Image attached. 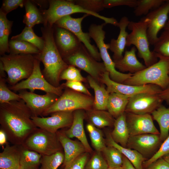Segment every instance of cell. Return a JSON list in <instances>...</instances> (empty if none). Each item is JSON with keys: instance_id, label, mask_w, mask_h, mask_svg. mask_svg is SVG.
I'll list each match as a JSON object with an SVG mask.
<instances>
[{"instance_id": "94428289", "label": "cell", "mask_w": 169, "mask_h": 169, "mask_svg": "<svg viewBox=\"0 0 169 169\" xmlns=\"http://www.w3.org/2000/svg\"><path fill=\"white\" fill-rule=\"evenodd\" d=\"M18 169H22L20 167V168H19Z\"/></svg>"}, {"instance_id": "ee69618b", "label": "cell", "mask_w": 169, "mask_h": 169, "mask_svg": "<svg viewBox=\"0 0 169 169\" xmlns=\"http://www.w3.org/2000/svg\"><path fill=\"white\" fill-rule=\"evenodd\" d=\"M65 80L67 81H79L85 82L86 79L81 74L79 70L75 67L69 65L61 73L60 80Z\"/></svg>"}, {"instance_id": "f35d334b", "label": "cell", "mask_w": 169, "mask_h": 169, "mask_svg": "<svg viewBox=\"0 0 169 169\" xmlns=\"http://www.w3.org/2000/svg\"><path fill=\"white\" fill-rule=\"evenodd\" d=\"M166 0H138L137 4L134 13L136 16L146 15L151 10H153L159 7Z\"/></svg>"}, {"instance_id": "b9f144b4", "label": "cell", "mask_w": 169, "mask_h": 169, "mask_svg": "<svg viewBox=\"0 0 169 169\" xmlns=\"http://www.w3.org/2000/svg\"><path fill=\"white\" fill-rule=\"evenodd\" d=\"M6 80L0 78V103H6L11 101L21 100L18 94L11 91L6 84Z\"/></svg>"}, {"instance_id": "277c9868", "label": "cell", "mask_w": 169, "mask_h": 169, "mask_svg": "<svg viewBox=\"0 0 169 169\" xmlns=\"http://www.w3.org/2000/svg\"><path fill=\"white\" fill-rule=\"evenodd\" d=\"M128 28L131 31L126 39V46L133 45L138 50L139 57L142 59L146 67L158 61L155 53L151 51L147 35V21L145 17L138 22L130 21Z\"/></svg>"}, {"instance_id": "52a82bcc", "label": "cell", "mask_w": 169, "mask_h": 169, "mask_svg": "<svg viewBox=\"0 0 169 169\" xmlns=\"http://www.w3.org/2000/svg\"><path fill=\"white\" fill-rule=\"evenodd\" d=\"M105 24V23L100 25L92 24L89 27V33L99 50L101 58L106 71L109 73L110 79L115 82L123 84L132 74L129 73H124L116 69L115 63L108 51L110 48L109 44H105L104 42L105 32L103 28Z\"/></svg>"}, {"instance_id": "f907efd6", "label": "cell", "mask_w": 169, "mask_h": 169, "mask_svg": "<svg viewBox=\"0 0 169 169\" xmlns=\"http://www.w3.org/2000/svg\"><path fill=\"white\" fill-rule=\"evenodd\" d=\"M62 85L75 91L92 96L91 93L81 82L79 81H66Z\"/></svg>"}, {"instance_id": "6f0895ef", "label": "cell", "mask_w": 169, "mask_h": 169, "mask_svg": "<svg viewBox=\"0 0 169 169\" xmlns=\"http://www.w3.org/2000/svg\"><path fill=\"white\" fill-rule=\"evenodd\" d=\"M162 157L169 163V154L164 156Z\"/></svg>"}, {"instance_id": "91938a15", "label": "cell", "mask_w": 169, "mask_h": 169, "mask_svg": "<svg viewBox=\"0 0 169 169\" xmlns=\"http://www.w3.org/2000/svg\"><path fill=\"white\" fill-rule=\"evenodd\" d=\"M164 28H168L169 29V22H167L166 23Z\"/></svg>"}, {"instance_id": "9c48e42d", "label": "cell", "mask_w": 169, "mask_h": 169, "mask_svg": "<svg viewBox=\"0 0 169 169\" xmlns=\"http://www.w3.org/2000/svg\"><path fill=\"white\" fill-rule=\"evenodd\" d=\"M94 101L92 96L68 89L42 115L46 116L57 111H74L78 110H87L92 108Z\"/></svg>"}, {"instance_id": "484cf974", "label": "cell", "mask_w": 169, "mask_h": 169, "mask_svg": "<svg viewBox=\"0 0 169 169\" xmlns=\"http://www.w3.org/2000/svg\"><path fill=\"white\" fill-rule=\"evenodd\" d=\"M105 141L107 146L114 147L118 149L132 163L136 169H143L142 165L145 158L136 151L123 147L115 142L112 139L110 133H106Z\"/></svg>"}, {"instance_id": "7bdbcfd3", "label": "cell", "mask_w": 169, "mask_h": 169, "mask_svg": "<svg viewBox=\"0 0 169 169\" xmlns=\"http://www.w3.org/2000/svg\"><path fill=\"white\" fill-rule=\"evenodd\" d=\"M71 1L84 9L98 13L105 8L103 0H74Z\"/></svg>"}, {"instance_id": "8d00e7d4", "label": "cell", "mask_w": 169, "mask_h": 169, "mask_svg": "<svg viewBox=\"0 0 169 169\" xmlns=\"http://www.w3.org/2000/svg\"><path fill=\"white\" fill-rule=\"evenodd\" d=\"M92 146L95 151L102 152L106 147L105 139L102 131L90 123L86 126Z\"/></svg>"}, {"instance_id": "4fadbf2b", "label": "cell", "mask_w": 169, "mask_h": 169, "mask_svg": "<svg viewBox=\"0 0 169 169\" xmlns=\"http://www.w3.org/2000/svg\"><path fill=\"white\" fill-rule=\"evenodd\" d=\"M100 82L106 85V89L109 94L115 93L128 96L130 98L141 93L159 94L162 90L158 86L154 84L135 86L115 82L110 79L109 73L107 71L102 75Z\"/></svg>"}, {"instance_id": "ba28073f", "label": "cell", "mask_w": 169, "mask_h": 169, "mask_svg": "<svg viewBox=\"0 0 169 169\" xmlns=\"http://www.w3.org/2000/svg\"><path fill=\"white\" fill-rule=\"evenodd\" d=\"M42 156H49L62 151L63 147L56 133L37 128L22 145Z\"/></svg>"}, {"instance_id": "44dd1931", "label": "cell", "mask_w": 169, "mask_h": 169, "mask_svg": "<svg viewBox=\"0 0 169 169\" xmlns=\"http://www.w3.org/2000/svg\"><path fill=\"white\" fill-rule=\"evenodd\" d=\"M83 110H78L73 112V120L69 129L64 131L66 135L70 138L75 137L79 141L87 152L91 153L93 150L87 140L84 127V120L86 113Z\"/></svg>"}, {"instance_id": "5b68a950", "label": "cell", "mask_w": 169, "mask_h": 169, "mask_svg": "<svg viewBox=\"0 0 169 169\" xmlns=\"http://www.w3.org/2000/svg\"><path fill=\"white\" fill-rule=\"evenodd\" d=\"M35 59V57L31 54H4L0 57L10 84L13 86L30 76L33 70Z\"/></svg>"}, {"instance_id": "ab89813d", "label": "cell", "mask_w": 169, "mask_h": 169, "mask_svg": "<svg viewBox=\"0 0 169 169\" xmlns=\"http://www.w3.org/2000/svg\"><path fill=\"white\" fill-rule=\"evenodd\" d=\"M164 29L154 45L153 51L156 55L169 58V29Z\"/></svg>"}, {"instance_id": "c3c4849f", "label": "cell", "mask_w": 169, "mask_h": 169, "mask_svg": "<svg viewBox=\"0 0 169 169\" xmlns=\"http://www.w3.org/2000/svg\"><path fill=\"white\" fill-rule=\"evenodd\" d=\"M138 2V0H103L104 6L105 8L122 5L135 8Z\"/></svg>"}, {"instance_id": "603a6c76", "label": "cell", "mask_w": 169, "mask_h": 169, "mask_svg": "<svg viewBox=\"0 0 169 169\" xmlns=\"http://www.w3.org/2000/svg\"><path fill=\"white\" fill-rule=\"evenodd\" d=\"M130 22L126 16L121 18L117 26L120 29L118 38L116 39H112L109 43V49L113 53V60L120 59L123 57V54L126 46V39L128 34L126 29Z\"/></svg>"}, {"instance_id": "cb8c5ba5", "label": "cell", "mask_w": 169, "mask_h": 169, "mask_svg": "<svg viewBox=\"0 0 169 169\" xmlns=\"http://www.w3.org/2000/svg\"><path fill=\"white\" fill-rule=\"evenodd\" d=\"M136 50L134 46L130 50L126 51L121 59L113 60L115 68L121 72H129L134 74L146 68L137 59L136 54Z\"/></svg>"}, {"instance_id": "e575fe53", "label": "cell", "mask_w": 169, "mask_h": 169, "mask_svg": "<svg viewBox=\"0 0 169 169\" xmlns=\"http://www.w3.org/2000/svg\"><path fill=\"white\" fill-rule=\"evenodd\" d=\"M9 51L12 54H39L41 51L36 47L28 42L11 39L9 42Z\"/></svg>"}, {"instance_id": "f546056e", "label": "cell", "mask_w": 169, "mask_h": 169, "mask_svg": "<svg viewBox=\"0 0 169 169\" xmlns=\"http://www.w3.org/2000/svg\"><path fill=\"white\" fill-rule=\"evenodd\" d=\"M130 97L115 93H110L107 105V110L116 119L125 112Z\"/></svg>"}, {"instance_id": "d590c367", "label": "cell", "mask_w": 169, "mask_h": 169, "mask_svg": "<svg viewBox=\"0 0 169 169\" xmlns=\"http://www.w3.org/2000/svg\"><path fill=\"white\" fill-rule=\"evenodd\" d=\"M11 39L26 41L33 44L41 51L44 44L43 37L37 36L34 33L32 28L26 26L19 34L12 37Z\"/></svg>"}, {"instance_id": "74e56055", "label": "cell", "mask_w": 169, "mask_h": 169, "mask_svg": "<svg viewBox=\"0 0 169 169\" xmlns=\"http://www.w3.org/2000/svg\"><path fill=\"white\" fill-rule=\"evenodd\" d=\"M102 152L109 167L122 166L124 156L118 149L113 146H107Z\"/></svg>"}, {"instance_id": "2e32d148", "label": "cell", "mask_w": 169, "mask_h": 169, "mask_svg": "<svg viewBox=\"0 0 169 169\" xmlns=\"http://www.w3.org/2000/svg\"><path fill=\"white\" fill-rule=\"evenodd\" d=\"M73 112L57 111L51 114L50 117L32 116L31 119L37 127L56 133L59 129L71 126L73 120Z\"/></svg>"}, {"instance_id": "816d5d0a", "label": "cell", "mask_w": 169, "mask_h": 169, "mask_svg": "<svg viewBox=\"0 0 169 169\" xmlns=\"http://www.w3.org/2000/svg\"><path fill=\"white\" fill-rule=\"evenodd\" d=\"M143 169H169V163L162 157Z\"/></svg>"}, {"instance_id": "8fae6325", "label": "cell", "mask_w": 169, "mask_h": 169, "mask_svg": "<svg viewBox=\"0 0 169 169\" xmlns=\"http://www.w3.org/2000/svg\"><path fill=\"white\" fill-rule=\"evenodd\" d=\"M40 60L35 57L34 66L31 74L27 79L11 86L10 89L15 91L29 89L30 92H33L35 90H40L54 94L60 96L63 93V86L62 85L55 87L49 83L42 74L40 66Z\"/></svg>"}, {"instance_id": "1f68e13d", "label": "cell", "mask_w": 169, "mask_h": 169, "mask_svg": "<svg viewBox=\"0 0 169 169\" xmlns=\"http://www.w3.org/2000/svg\"><path fill=\"white\" fill-rule=\"evenodd\" d=\"M13 21H9L6 14L0 11V53L4 55L9 53L8 37L11 32Z\"/></svg>"}, {"instance_id": "6da1fadb", "label": "cell", "mask_w": 169, "mask_h": 169, "mask_svg": "<svg viewBox=\"0 0 169 169\" xmlns=\"http://www.w3.org/2000/svg\"><path fill=\"white\" fill-rule=\"evenodd\" d=\"M32 116L31 111L22 99L0 104V129L13 145H22L38 128L31 119Z\"/></svg>"}, {"instance_id": "9f6ffc18", "label": "cell", "mask_w": 169, "mask_h": 169, "mask_svg": "<svg viewBox=\"0 0 169 169\" xmlns=\"http://www.w3.org/2000/svg\"><path fill=\"white\" fill-rule=\"evenodd\" d=\"M5 70L4 69L3 64L1 61L0 62V78H4L5 77V74L4 72Z\"/></svg>"}, {"instance_id": "d6986e66", "label": "cell", "mask_w": 169, "mask_h": 169, "mask_svg": "<svg viewBox=\"0 0 169 169\" xmlns=\"http://www.w3.org/2000/svg\"><path fill=\"white\" fill-rule=\"evenodd\" d=\"M56 44L64 58L76 51L82 43L72 33L65 28H56Z\"/></svg>"}, {"instance_id": "5bb4252c", "label": "cell", "mask_w": 169, "mask_h": 169, "mask_svg": "<svg viewBox=\"0 0 169 169\" xmlns=\"http://www.w3.org/2000/svg\"><path fill=\"white\" fill-rule=\"evenodd\" d=\"M163 101L159 94H138L129 98L125 112L150 114L162 105Z\"/></svg>"}, {"instance_id": "60d3db41", "label": "cell", "mask_w": 169, "mask_h": 169, "mask_svg": "<svg viewBox=\"0 0 169 169\" xmlns=\"http://www.w3.org/2000/svg\"><path fill=\"white\" fill-rule=\"evenodd\" d=\"M64 153L62 151L49 156H42L41 166L38 169H57L64 162Z\"/></svg>"}, {"instance_id": "bcb514c9", "label": "cell", "mask_w": 169, "mask_h": 169, "mask_svg": "<svg viewBox=\"0 0 169 169\" xmlns=\"http://www.w3.org/2000/svg\"><path fill=\"white\" fill-rule=\"evenodd\" d=\"M169 154V135L161 145L157 151L147 160L144 161V166L147 167L152 163Z\"/></svg>"}, {"instance_id": "ffe728a7", "label": "cell", "mask_w": 169, "mask_h": 169, "mask_svg": "<svg viewBox=\"0 0 169 169\" xmlns=\"http://www.w3.org/2000/svg\"><path fill=\"white\" fill-rule=\"evenodd\" d=\"M161 141L158 135L146 134L130 136L126 147L135 150L143 156L153 152Z\"/></svg>"}, {"instance_id": "83f0119b", "label": "cell", "mask_w": 169, "mask_h": 169, "mask_svg": "<svg viewBox=\"0 0 169 169\" xmlns=\"http://www.w3.org/2000/svg\"><path fill=\"white\" fill-rule=\"evenodd\" d=\"M86 117L89 123L98 128L114 126V118L106 110L91 109L86 110Z\"/></svg>"}, {"instance_id": "ac0fdd59", "label": "cell", "mask_w": 169, "mask_h": 169, "mask_svg": "<svg viewBox=\"0 0 169 169\" xmlns=\"http://www.w3.org/2000/svg\"><path fill=\"white\" fill-rule=\"evenodd\" d=\"M125 114L130 136L146 134L160 135L150 114Z\"/></svg>"}, {"instance_id": "836d02e7", "label": "cell", "mask_w": 169, "mask_h": 169, "mask_svg": "<svg viewBox=\"0 0 169 169\" xmlns=\"http://www.w3.org/2000/svg\"><path fill=\"white\" fill-rule=\"evenodd\" d=\"M26 13L24 16L23 22L28 27L32 28L35 25L45 22L37 7L31 2L27 1L24 4Z\"/></svg>"}, {"instance_id": "f5cc1de1", "label": "cell", "mask_w": 169, "mask_h": 169, "mask_svg": "<svg viewBox=\"0 0 169 169\" xmlns=\"http://www.w3.org/2000/svg\"><path fill=\"white\" fill-rule=\"evenodd\" d=\"M162 100L169 105V84L165 89L162 90L159 94Z\"/></svg>"}, {"instance_id": "e0dca14e", "label": "cell", "mask_w": 169, "mask_h": 169, "mask_svg": "<svg viewBox=\"0 0 169 169\" xmlns=\"http://www.w3.org/2000/svg\"><path fill=\"white\" fill-rule=\"evenodd\" d=\"M18 95L30 110L33 116L42 115L58 98L57 95L49 93L41 95L22 90Z\"/></svg>"}, {"instance_id": "d4e9b609", "label": "cell", "mask_w": 169, "mask_h": 169, "mask_svg": "<svg viewBox=\"0 0 169 169\" xmlns=\"http://www.w3.org/2000/svg\"><path fill=\"white\" fill-rule=\"evenodd\" d=\"M21 145L10 146L6 143L0 153V169H18L20 168V161Z\"/></svg>"}, {"instance_id": "11a10c76", "label": "cell", "mask_w": 169, "mask_h": 169, "mask_svg": "<svg viewBox=\"0 0 169 169\" xmlns=\"http://www.w3.org/2000/svg\"><path fill=\"white\" fill-rule=\"evenodd\" d=\"M7 136L5 132L2 129L0 130V145L2 146L7 143Z\"/></svg>"}, {"instance_id": "3957f363", "label": "cell", "mask_w": 169, "mask_h": 169, "mask_svg": "<svg viewBox=\"0 0 169 169\" xmlns=\"http://www.w3.org/2000/svg\"><path fill=\"white\" fill-rule=\"evenodd\" d=\"M156 55L159 59L157 62L133 74L123 84L135 86L152 84L162 90L166 88L169 84V58Z\"/></svg>"}, {"instance_id": "4316f807", "label": "cell", "mask_w": 169, "mask_h": 169, "mask_svg": "<svg viewBox=\"0 0 169 169\" xmlns=\"http://www.w3.org/2000/svg\"><path fill=\"white\" fill-rule=\"evenodd\" d=\"M110 135L113 140L121 146L126 147L130 135L125 112L115 120Z\"/></svg>"}, {"instance_id": "f6af8a7d", "label": "cell", "mask_w": 169, "mask_h": 169, "mask_svg": "<svg viewBox=\"0 0 169 169\" xmlns=\"http://www.w3.org/2000/svg\"><path fill=\"white\" fill-rule=\"evenodd\" d=\"M108 166L101 152L95 151L87 162L84 169H108Z\"/></svg>"}, {"instance_id": "7c38bea8", "label": "cell", "mask_w": 169, "mask_h": 169, "mask_svg": "<svg viewBox=\"0 0 169 169\" xmlns=\"http://www.w3.org/2000/svg\"><path fill=\"white\" fill-rule=\"evenodd\" d=\"M89 15L85 14L78 18H73L70 15H67L59 19L55 24L57 27L67 29L73 33L84 45L92 56L99 61L101 59L100 53L96 47L91 44V38L89 33L84 32L82 29V21Z\"/></svg>"}, {"instance_id": "d6a6232c", "label": "cell", "mask_w": 169, "mask_h": 169, "mask_svg": "<svg viewBox=\"0 0 169 169\" xmlns=\"http://www.w3.org/2000/svg\"><path fill=\"white\" fill-rule=\"evenodd\" d=\"M21 149L20 167L22 169H38L42 156L24 147L22 145Z\"/></svg>"}, {"instance_id": "7402d4cb", "label": "cell", "mask_w": 169, "mask_h": 169, "mask_svg": "<svg viewBox=\"0 0 169 169\" xmlns=\"http://www.w3.org/2000/svg\"><path fill=\"white\" fill-rule=\"evenodd\" d=\"M56 133L64 150L63 163L65 166L81 155L87 152L80 141L71 140L66 135L64 131H58Z\"/></svg>"}, {"instance_id": "681fc988", "label": "cell", "mask_w": 169, "mask_h": 169, "mask_svg": "<svg viewBox=\"0 0 169 169\" xmlns=\"http://www.w3.org/2000/svg\"><path fill=\"white\" fill-rule=\"evenodd\" d=\"M25 2L22 0H5L3 2L0 9L7 14L19 7H23Z\"/></svg>"}, {"instance_id": "9a60e30c", "label": "cell", "mask_w": 169, "mask_h": 169, "mask_svg": "<svg viewBox=\"0 0 169 169\" xmlns=\"http://www.w3.org/2000/svg\"><path fill=\"white\" fill-rule=\"evenodd\" d=\"M169 13V0L159 7L150 11L144 17L147 21V35L150 44L153 45L157 40L159 31L167 23Z\"/></svg>"}, {"instance_id": "7a4b0ae2", "label": "cell", "mask_w": 169, "mask_h": 169, "mask_svg": "<svg viewBox=\"0 0 169 169\" xmlns=\"http://www.w3.org/2000/svg\"><path fill=\"white\" fill-rule=\"evenodd\" d=\"M43 31L44 46L36 57L44 65L43 75L44 78L51 84L58 87L60 86V75L69 65L62 58L57 47L51 27L49 25Z\"/></svg>"}, {"instance_id": "f1b7e54d", "label": "cell", "mask_w": 169, "mask_h": 169, "mask_svg": "<svg viewBox=\"0 0 169 169\" xmlns=\"http://www.w3.org/2000/svg\"><path fill=\"white\" fill-rule=\"evenodd\" d=\"M87 80L95 93L93 105L94 109L107 110V101L110 94L107 89L90 75L87 76Z\"/></svg>"}, {"instance_id": "7dc6e473", "label": "cell", "mask_w": 169, "mask_h": 169, "mask_svg": "<svg viewBox=\"0 0 169 169\" xmlns=\"http://www.w3.org/2000/svg\"><path fill=\"white\" fill-rule=\"evenodd\" d=\"M89 155L88 152L82 154L65 166L64 169H84Z\"/></svg>"}, {"instance_id": "db71d44e", "label": "cell", "mask_w": 169, "mask_h": 169, "mask_svg": "<svg viewBox=\"0 0 169 169\" xmlns=\"http://www.w3.org/2000/svg\"><path fill=\"white\" fill-rule=\"evenodd\" d=\"M122 166L124 169H136L131 162L124 156Z\"/></svg>"}, {"instance_id": "8992f818", "label": "cell", "mask_w": 169, "mask_h": 169, "mask_svg": "<svg viewBox=\"0 0 169 169\" xmlns=\"http://www.w3.org/2000/svg\"><path fill=\"white\" fill-rule=\"evenodd\" d=\"M76 13H83L92 15L105 21L106 24L118 26V22L113 18H108L86 10L73 2L71 0H54L49 1V8L44 12L45 23L52 26L59 19Z\"/></svg>"}, {"instance_id": "4dcf8cb0", "label": "cell", "mask_w": 169, "mask_h": 169, "mask_svg": "<svg viewBox=\"0 0 169 169\" xmlns=\"http://www.w3.org/2000/svg\"><path fill=\"white\" fill-rule=\"evenodd\" d=\"M151 114L153 119L159 125L161 141H164L169 136V108L161 105Z\"/></svg>"}, {"instance_id": "680465c9", "label": "cell", "mask_w": 169, "mask_h": 169, "mask_svg": "<svg viewBox=\"0 0 169 169\" xmlns=\"http://www.w3.org/2000/svg\"><path fill=\"white\" fill-rule=\"evenodd\" d=\"M108 169H124L123 166L116 167H108Z\"/></svg>"}, {"instance_id": "30bf717a", "label": "cell", "mask_w": 169, "mask_h": 169, "mask_svg": "<svg viewBox=\"0 0 169 169\" xmlns=\"http://www.w3.org/2000/svg\"><path fill=\"white\" fill-rule=\"evenodd\" d=\"M63 59L68 64L84 70L99 82L107 71L103 63L96 60L83 44L76 51Z\"/></svg>"}]
</instances>
